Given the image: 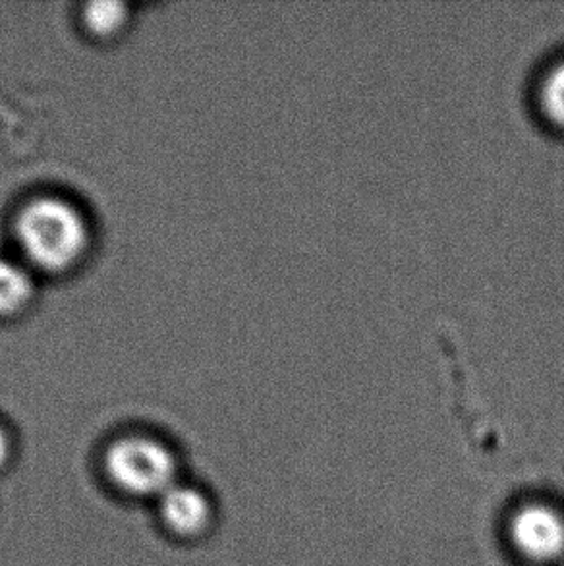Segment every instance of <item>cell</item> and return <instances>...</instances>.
<instances>
[{
    "label": "cell",
    "mask_w": 564,
    "mask_h": 566,
    "mask_svg": "<svg viewBox=\"0 0 564 566\" xmlns=\"http://www.w3.org/2000/svg\"><path fill=\"white\" fill-rule=\"evenodd\" d=\"M14 230L23 263L49 275L76 268L92 240L80 207L59 196L31 199L15 217Z\"/></svg>",
    "instance_id": "1"
},
{
    "label": "cell",
    "mask_w": 564,
    "mask_h": 566,
    "mask_svg": "<svg viewBox=\"0 0 564 566\" xmlns=\"http://www.w3.org/2000/svg\"><path fill=\"white\" fill-rule=\"evenodd\" d=\"M103 472L124 497L152 503L182 480V464L175 449L147 433L116 437L103 454Z\"/></svg>",
    "instance_id": "2"
},
{
    "label": "cell",
    "mask_w": 564,
    "mask_h": 566,
    "mask_svg": "<svg viewBox=\"0 0 564 566\" xmlns=\"http://www.w3.org/2000/svg\"><path fill=\"white\" fill-rule=\"evenodd\" d=\"M506 537L519 559L532 566H564V509L535 499L516 506Z\"/></svg>",
    "instance_id": "3"
},
{
    "label": "cell",
    "mask_w": 564,
    "mask_h": 566,
    "mask_svg": "<svg viewBox=\"0 0 564 566\" xmlns=\"http://www.w3.org/2000/svg\"><path fill=\"white\" fill-rule=\"evenodd\" d=\"M153 505L163 530L180 542H196L213 528L215 499L199 483L182 478Z\"/></svg>",
    "instance_id": "4"
},
{
    "label": "cell",
    "mask_w": 564,
    "mask_h": 566,
    "mask_svg": "<svg viewBox=\"0 0 564 566\" xmlns=\"http://www.w3.org/2000/svg\"><path fill=\"white\" fill-rule=\"evenodd\" d=\"M530 99L535 118L551 134L564 138V51L553 54L537 69Z\"/></svg>",
    "instance_id": "5"
},
{
    "label": "cell",
    "mask_w": 564,
    "mask_h": 566,
    "mask_svg": "<svg viewBox=\"0 0 564 566\" xmlns=\"http://www.w3.org/2000/svg\"><path fill=\"white\" fill-rule=\"evenodd\" d=\"M35 296V279L23 261L0 258V317L22 314Z\"/></svg>",
    "instance_id": "6"
},
{
    "label": "cell",
    "mask_w": 564,
    "mask_h": 566,
    "mask_svg": "<svg viewBox=\"0 0 564 566\" xmlns=\"http://www.w3.org/2000/svg\"><path fill=\"white\" fill-rule=\"evenodd\" d=\"M128 20V8L121 2H92L85 7V28L97 38H113Z\"/></svg>",
    "instance_id": "7"
},
{
    "label": "cell",
    "mask_w": 564,
    "mask_h": 566,
    "mask_svg": "<svg viewBox=\"0 0 564 566\" xmlns=\"http://www.w3.org/2000/svg\"><path fill=\"white\" fill-rule=\"evenodd\" d=\"M12 457H14V439L7 426L0 421V472L7 470L8 464L12 462Z\"/></svg>",
    "instance_id": "8"
}]
</instances>
